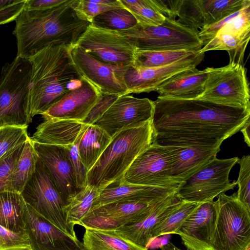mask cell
I'll return each mask as SVG.
<instances>
[{
  "mask_svg": "<svg viewBox=\"0 0 250 250\" xmlns=\"http://www.w3.org/2000/svg\"><path fill=\"white\" fill-rule=\"evenodd\" d=\"M152 143L162 146L220 147L250 119V108L194 99L153 101Z\"/></svg>",
  "mask_w": 250,
  "mask_h": 250,
  "instance_id": "cell-1",
  "label": "cell"
},
{
  "mask_svg": "<svg viewBox=\"0 0 250 250\" xmlns=\"http://www.w3.org/2000/svg\"><path fill=\"white\" fill-rule=\"evenodd\" d=\"M76 0H67L47 10H23L15 21L13 31L17 57L29 59L50 45L75 44L90 24L75 12Z\"/></svg>",
  "mask_w": 250,
  "mask_h": 250,
  "instance_id": "cell-2",
  "label": "cell"
},
{
  "mask_svg": "<svg viewBox=\"0 0 250 250\" xmlns=\"http://www.w3.org/2000/svg\"><path fill=\"white\" fill-rule=\"evenodd\" d=\"M69 46L50 45L29 59L32 65L29 91L32 118L69 92L72 80L81 78L70 62Z\"/></svg>",
  "mask_w": 250,
  "mask_h": 250,
  "instance_id": "cell-3",
  "label": "cell"
},
{
  "mask_svg": "<svg viewBox=\"0 0 250 250\" xmlns=\"http://www.w3.org/2000/svg\"><path fill=\"white\" fill-rule=\"evenodd\" d=\"M151 121L116 134L87 173L88 186L102 189L122 178L135 159L152 143Z\"/></svg>",
  "mask_w": 250,
  "mask_h": 250,
  "instance_id": "cell-4",
  "label": "cell"
},
{
  "mask_svg": "<svg viewBox=\"0 0 250 250\" xmlns=\"http://www.w3.org/2000/svg\"><path fill=\"white\" fill-rule=\"evenodd\" d=\"M32 65L16 57L2 67L0 76V127L28 126L32 122L29 85Z\"/></svg>",
  "mask_w": 250,
  "mask_h": 250,
  "instance_id": "cell-5",
  "label": "cell"
},
{
  "mask_svg": "<svg viewBox=\"0 0 250 250\" xmlns=\"http://www.w3.org/2000/svg\"><path fill=\"white\" fill-rule=\"evenodd\" d=\"M120 32L129 39L137 50L199 51L203 46L198 36L199 31L166 18L158 26H142L137 23L131 28Z\"/></svg>",
  "mask_w": 250,
  "mask_h": 250,
  "instance_id": "cell-6",
  "label": "cell"
},
{
  "mask_svg": "<svg viewBox=\"0 0 250 250\" xmlns=\"http://www.w3.org/2000/svg\"><path fill=\"white\" fill-rule=\"evenodd\" d=\"M216 220L212 250H244L250 245V211L236 193H222L215 201Z\"/></svg>",
  "mask_w": 250,
  "mask_h": 250,
  "instance_id": "cell-7",
  "label": "cell"
},
{
  "mask_svg": "<svg viewBox=\"0 0 250 250\" xmlns=\"http://www.w3.org/2000/svg\"><path fill=\"white\" fill-rule=\"evenodd\" d=\"M239 158H216L181 183L175 192L177 198L186 202L201 204L213 200L220 194L237 185L231 183L229 174Z\"/></svg>",
  "mask_w": 250,
  "mask_h": 250,
  "instance_id": "cell-8",
  "label": "cell"
},
{
  "mask_svg": "<svg viewBox=\"0 0 250 250\" xmlns=\"http://www.w3.org/2000/svg\"><path fill=\"white\" fill-rule=\"evenodd\" d=\"M21 195L24 202L37 213L62 231L77 238L74 228L66 222L60 194L39 158L35 171Z\"/></svg>",
  "mask_w": 250,
  "mask_h": 250,
  "instance_id": "cell-9",
  "label": "cell"
},
{
  "mask_svg": "<svg viewBox=\"0 0 250 250\" xmlns=\"http://www.w3.org/2000/svg\"><path fill=\"white\" fill-rule=\"evenodd\" d=\"M208 78L202 94L197 99L230 106L250 108L249 83L244 65L229 63L207 67Z\"/></svg>",
  "mask_w": 250,
  "mask_h": 250,
  "instance_id": "cell-10",
  "label": "cell"
},
{
  "mask_svg": "<svg viewBox=\"0 0 250 250\" xmlns=\"http://www.w3.org/2000/svg\"><path fill=\"white\" fill-rule=\"evenodd\" d=\"M173 148L151 144L137 156L121 179L129 184L177 189L180 184L171 176Z\"/></svg>",
  "mask_w": 250,
  "mask_h": 250,
  "instance_id": "cell-11",
  "label": "cell"
},
{
  "mask_svg": "<svg viewBox=\"0 0 250 250\" xmlns=\"http://www.w3.org/2000/svg\"><path fill=\"white\" fill-rule=\"evenodd\" d=\"M97 60L112 65H134L137 49L118 31L102 28L90 23L75 44Z\"/></svg>",
  "mask_w": 250,
  "mask_h": 250,
  "instance_id": "cell-12",
  "label": "cell"
},
{
  "mask_svg": "<svg viewBox=\"0 0 250 250\" xmlns=\"http://www.w3.org/2000/svg\"><path fill=\"white\" fill-rule=\"evenodd\" d=\"M162 201L119 200L109 203L90 210L79 225L84 228L113 230L143 220Z\"/></svg>",
  "mask_w": 250,
  "mask_h": 250,
  "instance_id": "cell-13",
  "label": "cell"
},
{
  "mask_svg": "<svg viewBox=\"0 0 250 250\" xmlns=\"http://www.w3.org/2000/svg\"><path fill=\"white\" fill-rule=\"evenodd\" d=\"M68 55L80 77L102 94H127L122 79L123 66L102 62L75 44L69 47Z\"/></svg>",
  "mask_w": 250,
  "mask_h": 250,
  "instance_id": "cell-14",
  "label": "cell"
},
{
  "mask_svg": "<svg viewBox=\"0 0 250 250\" xmlns=\"http://www.w3.org/2000/svg\"><path fill=\"white\" fill-rule=\"evenodd\" d=\"M153 111V101L125 94L119 96L93 125L112 138L123 130L151 121Z\"/></svg>",
  "mask_w": 250,
  "mask_h": 250,
  "instance_id": "cell-15",
  "label": "cell"
},
{
  "mask_svg": "<svg viewBox=\"0 0 250 250\" xmlns=\"http://www.w3.org/2000/svg\"><path fill=\"white\" fill-rule=\"evenodd\" d=\"M204 56L205 53L199 51L162 67L143 68L133 65L123 66L122 79L127 94L155 91L172 76L196 67L203 61Z\"/></svg>",
  "mask_w": 250,
  "mask_h": 250,
  "instance_id": "cell-16",
  "label": "cell"
},
{
  "mask_svg": "<svg viewBox=\"0 0 250 250\" xmlns=\"http://www.w3.org/2000/svg\"><path fill=\"white\" fill-rule=\"evenodd\" d=\"M32 142L65 206L81 190L77 186L66 147Z\"/></svg>",
  "mask_w": 250,
  "mask_h": 250,
  "instance_id": "cell-17",
  "label": "cell"
},
{
  "mask_svg": "<svg viewBox=\"0 0 250 250\" xmlns=\"http://www.w3.org/2000/svg\"><path fill=\"white\" fill-rule=\"evenodd\" d=\"M250 2V0H182L177 21L199 31L239 11Z\"/></svg>",
  "mask_w": 250,
  "mask_h": 250,
  "instance_id": "cell-18",
  "label": "cell"
},
{
  "mask_svg": "<svg viewBox=\"0 0 250 250\" xmlns=\"http://www.w3.org/2000/svg\"><path fill=\"white\" fill-rule=\"evenodd\" d=\"M24 219L33 250H83L77 238L62 231L25 202Z\"/></svg>",
  "mask_w": 250,
  "mask_h": 250,
  "instance_id": "cell-19",
  "label": "cell"
},
{
  "mask_svg": "<svg viewBox=\"0 0 250 250\" xmlns=\"http://www.w3.org/2000/svg\"><path fill=\"white\" fill-rule=\"evenodd\" d=\"M216 220L213 200L199 204L175 230L187 250H212Z\"/></svg>",
  "mask_w": 250,
  "mask_h": 250,
  "instance_id": "cell-20",
  "label": "cell"
},
{
  "mask_svg": "<svg viewBox=\"0 0 250 250\" xmlns=\"http://www.w3.org/2000/svg\"><path fill=\"white\" fill-rule=\"evenodd\" d=\"M102 95L95 87L83 80L81 86L70 90L41 115L44 120L63 119L81 122Z\"/></svg>",
  "mask_w": 250,
  "mask_h": 250,
  "instance_id": "cell-21",
  "label": "cell"
},
{
  "mask_svg": "<svg viewBox=\"0 0 250 250\" xmlns=\"http://www.w3.org/2000/svg\"><path fill=\"white\" fill-rule=\"evenodd\" d=\"M176 189L146 186L116 180L100 190L91 209L119 200L161 201L175 193Z\"/></svg>",
  "mask_w": 250,
  "mask_h": 250,
  "instance_id": "cell-22",
  "label": "cell"
},
{
  "mask_svg": "<svg viewBox=\"0 0 250 250\" xmlns=\"http://www.w3.org/2000/svg\"><path fill=\"white\" fill-rule=\"evenodd\" d=\"M173 193L161 201L154 209L143 220L131 225L111 230L121 237L144 248L152 240L151 234L156 226L180 204Z\"/></svg>",
  "mask_w": 250,
  "mask_h": 250,
  "instance_id": "cell-23",
  "label": "cell"
},
{
  "mask_svg": "<svg viewBox=\"0 0 250 250\" xmlns=\"http://www.w3.org/2000/svg\"><path fill=\"white\" fill-rule=\"evenodd\" d=\"M208 78L206 69L191 68L177 73L163 83L155 91L159 97L194 99L203 92Z\"/></svg>",
  "mask_w": 250,
  "mask_h": 250,
  "instance_id": "cell-24",
  "label": "cell"
},
{
  "mask_svg": "<svg viewBox=\"0 0 250 250\" xmlns=\"http://www.w3.org/2000/svg\"><path fill=\"white\" fill-rule=\"evenodd\" d=\"M220 150V147L174 146L172 177L180 184L216 158Z\"/></svg>",
  "mask_w": 250,
  "mask_h": 250,
  "instance_id": "cell-25",
  "label": "cell"
},
{
  "mask_svg": "<svg viewBox=\"0 0 250 250\" xmlns=\"http://www.w3.org/2000/svg\"><path fill=\"white\" fill-rule=\"evenodd\" d=\"M85 125L74 120H44L30 138L32 141L40 144L66 146L75 143Z\"/></svg>",
  "mask_w": 250,
  "mask_h": 250,
  "instance_id": "cell-26",
  "label": "cell"
},
{
  "mask_svg": "<svg viewBox=\"0 0 250 250\" xmlns=\"http://www.w3.org/2000/svg\"><path fill=\"white\" fill-rule=\"evenodd\" d=\"M111 140L102 128L85 125L76 142L80 158L88 170L94 166Z\"/></svg>",
  "mask_w": 250,
  "mask_h": 250,
  "instance_id": "cell-27",
  "label": "cell"
},
{
  "mask_svg": "<svg viewBox=\"0 0 250 250\" xmlns=\"http://www.w3.org/2000/svg\"><path fill=\"white\" fill-rule=\"evenodd\" d=\"M83 250H148L117 234L111 230L85 228Z\"/></svg>",
  "mask_w": 250,
  "mask_h": 250,
  "instance_id": "cell-28",
  "label": "cell"
},
{
  "mask_svg": "<svg viewBox=\"0 0 250 250\" xmlns=\"http://www.w3.org/2000/svg\"><path fill=\"white\" fill-rule=\"evenodd\" d=\"M24 205L21 193L13 191L0 193V225L15 232H25Z\"/></svg>",
  "mask_w": 250,
  "mask_h": 250,
  "instance_id": "cell-29",
  "label": "cell"
},
{
  "mask_svg": "<svg viewBox=\"0 0 250 250\" xmlns=\"http://www.w3.org/2000/svg\"><path fill=\"white\" fill-rule=\"evenodd\" d=\"M38 158L29 137L13 168L10 180V191L21 194L35 171Z\"/></svg>",
  "mask_w": 250,
  "mask_h": 250,
  "instance_id": "cell-30",
  "label": "cell"
},
{
  "mask_svg": "<svg viewBox=\"0 0 250 250\" xmlns=\"http://www.w3.org/2000/svg\"><path fill=\"white\" fill-rule=\"evenodd\" d=\"M250 39L218 32L216 36L200 50L201 53L211 50H225L229 54V63L243 64L246 48Z\"/></svg>",
  "mask_w": 250,
  "mask_h": 250,
  "instance_id": "cell-31",
  "label": "cell"
},
{
  "mask_svg": "<svg viewBox=\"0 0 250 250\" xmlns=\"http://www.w3.org/2000/svg\"><path fill=\"white\" fill-rule=\"evenodd\" d=\"M100 190L87 186L81 189L65 206L63 207L67 224L73 227L90 210L92 205L99 196Z\"/></svg>",
  "mask_w": 250,
  "mask_h": 250,
  "instance_id": "cell-32",
  "label": "cell"
},
{
  "mask_svg": "<svg viewBox=\"0 0 250 250\" xmlns=\"http://www.w3.org/2000/svg\"><path fill=\"white\" fill-rule=\"evenodd\" d=\"M200 51H196L189 50H137L136 60L133 65L143 68L162 67L173 63Z\"/></svg>",
  "mask_w": 250,
  "mask_h": 250,
  "instance_id": "cell-33",
  "label": "cell"
},
{
  "mask_svg": "<svg viewBox=\"0 0 250 250\" xmlns=\"http://www.w3.org/2000/svg\"><path fill=\"white\" fill-rule=\"evenodd\" d=\"M91 23L102 28L120 31L133 27L137 21L128 10L121 7L98 15Z\"/></svg>",
  "mask_w": 250,
  "mask_h": 250,
  "instance_id": "cell-34",
  "label": "cell"
},
{
  "mask_svg": "<svg viewBox=\"0 0 250 250\" xmlns=\"http://www.w3.org/2000/svg\"><path fill=\"white\" fill-rule=\"evenodd\" d=\"M122 6L135 18L137 23L142 26H158L165 18L151 6L150 0H119Z\"/></svg>",
  "mask_w": 250,
  "mask_h": 250,
  "instance_id": "cell-35",
  "label": "cell"
},
{
  "mask_svg": "<svg viewBox=\"0 0 250 250\" xmlns=\"http://www.w3.org/2000/svg\"><path fill=\"white\" fill-rule=\"evenodd\" d=\"M199 204L181 201L177 207L152 230V240L161 235L174 234L182 222Z\"/></svg>",
  "mask_w": 250,
  "mask_h": 250,
  "instance_id": "cell-36",
  "label": "cell"
},
{
  "mask_svg": "<svg viewBox=\"0 0 250 250\" xmlns=\"http://www.w3.org/2000/svg\"><path fill=\"white\" fill-rule=\"evenodd\" d=\"M121 7H123L119 0H76L74 9L81 19L91 23L98 15Z\"/></svg>",
  "mask_w": 250,
  "mask_h": 250,
  "instance_id": "cell-37",
  "label": "cell"
},
{
  "mask_svg": "<svg viewBox=\"0 0 250 250\" xmlns=\"http://www.w3.org/2000/svg\"><path fill=\"white\" fill-rule=\"evenodd\" d=\"M27 127H0V159L26 142L29 138Z\"/></svg>",
  "mask_w": 250,
  "mask_h": 250,
  "instance_id": "cell-38",
  "label": "cell"
},
{
  "mask_svg": "<svg viewBox=\"0 0 250 250\" xmlns=\"http://www.w3.org/2000/svg\"><path fill=\"white\" fill-rule=\"evenodd\" d=\"M218 32L250 39V2L245 6L237 15L228 21Z\"/></svg>",
  "mask_w": 250,
  "mask_h": 250,
  "instance_id": "cell-39",
  "label": "cell"
},
{
  "mask_svg": "<svg viewBox=\"0 0 250 250\" xmlns=\"http://www.w3.org/2000/svg\"><path fill=\"white\" fill-rule=\"evenodd\" d=\"M239 176L237 181L238 189L236 193L238 200L250 211V156L244 155L239 159Z\"/></svg>",
  "mask_w": 250,
  "mask_h": 250,
  "instance_id": "cell-40",
  "label": "cell"
},
{
  "mask_svg": "<svg viewBox=\"0 0 250 250\" xmlns=\"http://www.w3.org/2000/svg\"><path fill=\"white\" fill-rule=\"evenodd\" d=\"M31 249L29 237L26 232H15L0 225V250Z\"/></svg>",
  "mask_w": 250,
  "mask_h": 250,
  "instance_id": "cell-41",
  "label": "cell"
},
{
  "mask_svg": "<svg viewBox=\"0 0 250 250\" xmlns=\"http://www.w3.org/2000/svg\"><path fill=\"white\" fill-rule=\"evenodd\" d=\"M24 144L19 146L0 159V193L10 191V180L15 164Z\"/></svg>",
  "mask_w": 250,
  "mask_h": 250,
  "instance_id": "cell-42",
  "label": "cell"
},
{
  "mask_svg": "<svg viewBox=\"0 0 250 250\" xmlns=\"http://www.w3.org/2000/svg\"><path fill=\"white\" fill-rule=\"evenodd\" d=\"M66 147L78 187L80 189H83L88 186V170L80 158L76 141L74 144L66 146Z\"/></svg>",
  "mask_w": 250,
  "mask_h": 250,
  "instance_id": "cell-43",
  "label": "cell"
},
{
  "mask_svg": "<svg viewBox=\"0 0 250 250\" xmlns=\"http://www.w3.org/2000/svg\"><path fill=\"white\" fill-rule=\"evenodd\" d=\"M26 0H0V25L16 21L24 10Z\"/></svg>",
  "mask_w": 250,
  "mask_h": 250,
  "instance_id": "cell-44",
  "label": "cell"
},
{
  "mask_svg": "<svg viewBox=\"0 0 250 250\" xmlns=\"http://www.w3.org/2000/svg\"><path fill=\"white\" fill-rule=\"evenodd\" d=\"M119 96H120L102 94L99 100L92 108L86 117L81 123L87 125H93Z\"/></svg>",
  "mask_w": 250,
  "mask_h": 250,
  "instance_id": "cell-45",
  "label": "cell"
},
{
  "mask_svg": "<svg viewBox=\"0 0 250 250\" xmlns=\"http://www.w3.org/2000/svg\"><path fill=\"white\" fill-rule=\"evenodd\" d=\"M182 0H150L152 7L165 18L176 20Z\"/></svg>",
  "mask_w": 250,
  "mask_h": 250,
  "instance_id": "cell-46",
  "label": "cell"
},
{
  "mask_svg": "<svg viewBox=\"0 0 250 250\" xmlns=\"http://www.w3.org/2000/svg\"><path fill=\"white\" fill-rule=\"evenodd\" d=\"M67 0H26L24 10H44L59 6Z\"/></svg>",
  "mask_w": 250,
  "mask_h": 250,
  "instance_id": "cell-47",
  "label": "cell"
},
{
  "mask_svg": "<svg viewBox=\"0 0 250 250\" xmlns=\"http://www.w3.org/2000/svg\"><path fill=\"white\" fill-rule=\"evenodd\" d=\"M250 119L246 122L243 127L241 128L240 131L243 134L244 141L248 145V146H250Z\"/></svg>",
  "mask_w": 250,
  "mask_h": 250,
  "instance_id": "cell-48",
  "label": "cell"
},
{
  "mask_svg": "<svg viewBox=\"0 0 250 250\" xmlns=\"http://www.w3.org/2000/svg\"><path fill=\"white\" fill-rule=\"evenodd\" d=\"M160 248L161 250H181L170 242L162 245L161 246Z\"/></svg>",
  "mask_w": 250,
  "mask_h": 250,
  "instance_id": "cell-49",
  "label": "cell"
},
{
  "mask_svg": "<svg viewBox=\"0 0 250 250\" xmlns=\"http://www.w3.org/2000/svg\"><path fill=\"white\" fill-rule=\"evenodd\" d=\"M244 250H250V245L248 246V247Z\"/></svg>",
  "mask_w": 250,
  "mask_h": 250,
  "instance_id": "cell-50",
  "label": "cell"
},
{
  "mask_svg": "<svg viewBox=\"0 0 250 250\" xmlns=\"http://www.w3.org/2000/svg\"><path fill=\"white\" fill-rule=\"evenodd\" d=\"M32 250V249H31V250Z\"/></svg>",
  "mask_w": 250,
  "mask_h": 250,
  "instance_id": "cell-51",
  "label": "cell"
}]
</instances>
